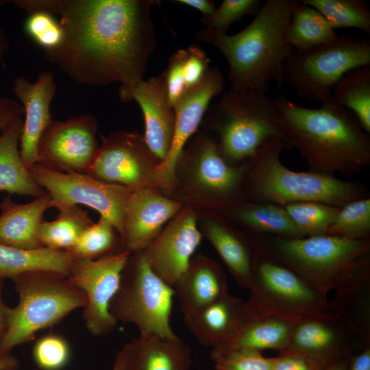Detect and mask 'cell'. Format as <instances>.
<instances>
[{
	"label": "cell",
	"mask_w": 370,
	"mask_h": 370,
	"mask_svg": "<svg viewBox=\"0 0 370 370\" xmlns=\"http://www.w3.org/2000/svg\"><path fill=\"white\" fill-rule=\"evenodd\" d=\"M154 0H59L64 38L45 52L74 82L131 88L144 79L157 46L151 9Z\"/></svg>",
	"instance_id": "1"
},
{
	"label": "cell",
	"mask_w": 370,
	"mask_h": 370,
	"mask_svg": "<svg viewBox=\"0 0 370 370\" xmlns=\"http://www.w3.org/2000/svg\"><path fill=\"white\" fill-rule=\"evenodd\" d=\"M272 100L275 123L309 171L350 175L369 166V134L345 108L335 103L306 108L284 95Z\"/></svg>",
	"instance_id": "2"
},
{
	"label": "cell",
	"mask_w": 370,
	"mask_h": 370,
	"mask_svg": "<svg viewBox=\"0 0 370 370\" xmlns=\"http://www.w3.org/2000/svg\"><path fill=\"white\" fill-rule=\"evenodd\" d=\"M295 0H267L254 20L240 32L228 35L206 28L197 40L217 48L228 64L230 88L266 93L271 83L283 84V66L294 50L287 31Z\"/></svg>",
	"instance_id": "3"
},
{
	"label": "cell",
	"mask_w": 370,
	"mask_h": 370,
	"mask_svg": "<svg viewBox=\"0 0 370 370\" xmlns=\"http://www.w3.org/2000/svg\"><path fill=\"white\" fill-rule=\"evenodd\" d=\"M256 251L288 267L321 294L341 290L370 262V239L333 235L286 238L249 234Z\"/></svg>",
	"instance_id": "4"
},
{
	"label": "cell",
	"mask_w": 370,
	"mask_h": 370,
	"mask_svg": "<svg viewBox=\"0 0 370 370\" xmlns=\"http://www.w3.org/2000/svg\"><path fill=\"white\" fill-rule=\"evenodd\" d=\"M291 148L286 138L268 140L249 163L243 193L249 201L284 206L302 201H317L341 208L349 201L369 196L360 183L313 171H295L280 160Z\"/></svg>",
	"instance_id": "5"
},
{
	"label": "cell",
	"mask_w": 370,
	"mask_h": 370,
	"mask_svg": "<svg viewBox=\"0 0 370 370\" xmlns=\"http://www.w3.org/2000/svg\"><path fill=\"white\" fill-rule=\"evenodd\" d=\"M12 280L19 299L15 307L8 308V331L0 357L32 341L36 332L58 323L86 304L83 291L58 272L30 271Z\"/></svg>",
	"instance_id": "6"
},
{
	"label": "cell",
	"mask_w": 370,
	"mask_h": 370,
	"mask_svg": "<svg viewBox=\"0 0 370 370\" xmlns=\"http://www.w3.org/2000/svg\"><path fill=\"white\" fill-rule=\"evenodd\" d=\"M210 108L209 124L218 135L221 154L232 165L249 164L268 140L285 138L274 120L272 98L266 93L230 88Z\"/></svg>",
	"instance_id": "7"
},
{
	"label": "cell",
	"mask_w": 370,
	"mask_h": 370,
	"mask_svg": "<svg viewBox=\"0 0 370 370\" xmlns=\"http://www.w3.org/2000/svg\"><path fill=\"white\" fill-rule=\"evenodd\" d=\"M370 66V40L352 35L306 50H293L283 66V82L301 97L333 103L332 90L348 71Z\"/></svg>",
	"instance_id": "8"
},
{
	"label": "cell",
	"mask_w": 370,
	"mask_h": 370,
	"mask_svg": "<svg viewBox=\"0 0 370 370\" xmlns=\"http://www.w3.org/2000/svg\"><path fill=\"white\" fill-rule=\"evenodd\" d=\"M175 291L150 267L140 251L131 253L110 304L117 321L134 324L140 334L174 338L170 317Z\"/></svg>",
	"instance_id": "9"
},
{
	"label": "cell",
	"mask_w": 370,
	"mask_h": 370,
	"mask_svg": "<svg viewBox=\"0 0 370 370\" xmlns=\"http://www.w3.org/2000/svg\"><path fill=\"white\" fill-rule=\"evenodd\" d=\"M248 290L246 302L249 310L253 312L295 321L333 312L328 297L288 267L257 251Z\"/></svg>",
	"instance_id": "10"
},
{
	"label": "cell",
	"mask_w": 370,
	"mask_h": 370,
	"mask_svg": "<svg viewBox=\"0 0 370 370\" xmlns=\"http://www.w3.org/2000/svg\"><path fill=\"white\" fill-rule=\"evenodd\" d=\"M29 172L51 197V207L85 205L97 211L115 227L119 234L126 203L137 187L112 184L87 173H65L33 164Z\"/></svg>",
	"instance_id": "11"
},
{
	"label": "cell",
	"mask_w": 370,
	"mask_h": 370,
	"mask_svg": "<svg viewBox=\"0 0 370 370\" xmlns=\"http://www.w3.org/2000/svg\"><path fill=\"white\" fill-rule=\"evenodd\" d=\"M130 254L125 249L95 260H74L69 271V280L86 296L82 317L87 330L94 336L108 334L116 326L110 304Z\"/></svg>",
	"instance_id": "12"
},
{
	"label": "cell",
	"mask_w": 370,
	"mask_h": 370,
	"mask_svg": "<svg viewBox=\"0 0 370 370\" xmlns=\"http://www.w3.org/2000/svg\"><path fill=\"white\" fill-rule=\"evenodd\" d=\"M101 138L87 174L106 183L130 187L153 186L156 184L158 163L154 162L156 158L143 136L119 130Z\"/></svg>",
	"instance_id": "13"
},
{
	"label": "cell",
	"mask_w": 370,
	"mask_h": 370,
	"mask_svg": "<svg viewBox=\"0 0 370 370\" xmlns=\"http://www.w3.org/2000/svg\"><path fill=\"white\" fill-rule=\"evenodd\" d=\"M370 341V336L349 319L330 312L294 321L291 338L286 349L297 351L327 365L349 358Z\"/></svg>",
	"instance_id": "14"
},
{
	"label": "cell",
	"mask_w": 370,
	"mask_h": 370,
	"mask_svg": "<svg viewBox=\"0 0 370 370\" xmlns=\"http://www.w3.org/2000/svg\"><path fill=\"white\" fill-rule=\"evenodd\" d=\"M97 132L91 113L52 121L40 137L38 163L61 172L86 173L99 147Z\"/></svg>",
	"instance_id": "15"
},
{
	"label": "cell",
	"mask_w": 370,
	"mask_h": 370,
	"mask_svg": "<svg viewBox=\"0 0 370 370\" xmlns=\"http://www.w3.org/2000/svg\"><path fill=\"white\" fill-rule=\"evenodd\" d=\"M225 80L220 69L210 68L204 78L186 90L173 107L175 130L166 158L156 167L157 184L171 185L185 144L196 132L209 108L210 101L224 88Z\"/></svg>",
	"instance_id": "16"
},
{
	"label": "cell",
	"mask_w": 370,
	"mask_h": 370,
	"mask_svg": "<svg viewBox=\"0 0 370 370\" xmlns=\"http://www.w3.org/2000/svg\"><path fill=\"white\" fill-rule=\"evenodd\" d=\"M201 241L195 214L187 208L140 251L152 270L173 287L188 267Z\"/></svg>",
	"instance_id": "17"
},
{
	"label": "cell",
	"mask_w": 370,
	"mask_h": 370,
	"mask_svg": "<svg viewBox=\"0 0 370 370\" xmlns=\"http://www.w3.org/2000/svg\"><path fill=\"white\" fill-rule=\"evenodd\" d=\"M191 152L193 180L217 207L225 210L246 200L243 186L249 164H230L216 140L207 135L196 139Z\"/></svg>",
	"instance_id": "18"
},
{
	"label": "cell",
	"mask_w": 370,
	"mask_h": 370,
	"mask_svg": "<svg viewBox=\"0 0 370 370\" xmlns=\"http://www.w3.org/2000/svg\"><path fill=\"white\" fill-rule=\"evenodd\" d=\"M181 208L180 202L162 196L151 186L135 189L126 203L119 234L123 248L131 253L143 250Z\"/></svg>",
	"instance_id": "19"
},
{
	"label": "cell",
	"mask_w": 370,
	"mask_h": 370,
	"mask_svg": "<svg viewBox=\"0 0 370 370\" xmlns=\"http://www.w3.org/2000/svg\"><path fill=\"white\" fill-rule=\"evenodd\" d=\"M119 97L123 102L138 103L144 116L145 142L159 163L162 162L171 146L175 121L162 75L143 79L131 88H120Z\"/></svg>",
	"instance_id": "20"
},
{
	"label": "cell",
	"mask_w": 370,
	"mask_h": 370,
	"mask_svg": "<svg viewBox=\"0 0 370 370\" xmlns=\"http://www.w3.org/2000/svg\"><path fill=\"white\" fill-rule=\"evenodd\" d=\"M56 90L53 75L49 71L39 73L34 82L21 76L14 80L13 92L23 107L25 114L19 150L28 169L39 161L38 143L53 121L50 106Z\"/></svg>",
	"instance_id": "21"
},
{
	"label": "cell",
	"mask_w": 370,
	"mask_h": 370,
	"mask_svg": "<svg viewBox=\"0 0 370 370\" xmlns=\"http://www.w3.org/2000/svg\"><path fill=\"white\" fill-rule=\"evenodd\" d=\"M248 313L246 301L227 293L183 317L199 343L214 349L227 343L236 333Z\"/></svg>",
	"instance_id": "22"
},
{
	"label": "cell",
	"mask_w": 370,
	"mask_h": 370,
	"mask_svg": "<svg viewBox=\"0 0 370 370\" xmlns=\"http://www.w3.org/2000/svg\"><path fill=\"white\" fill-rule=\"evenodd\" d=\"M184 315L190 314L227 293V280L214 260L198 256L173 286Z\"/></svg>",
	"instance_id": "23"
},
{
	"label": "cell",
	"mask_w": 370,
	"mask_h": 370,
	"mask_svg": "<svg viewBox=\"0 0 370 370\" xmlns=\"http://www.w3.org/2000/svg\"><path fill=\"white\" fill-rule=\"evenodd\" d=\"M51 207V197L47 193L23 204L5 197L0 203V245L25 249L43 247L39 228L45 211Z\"/></svg>",
	"instance_id": "24"
},
{
	"label": "cell",
	"mask_w": 370,
	"mask_h": 370,
	"mask_svg": "<svg viewBox=\"0 0 370 370\" xmlns=\"http://www.w3.org/2000/svg\"><path fill=\"white\" fill-rule=\"evenodd\" d=\"M204 232L234 280L240 286L249 289L256 256L249 237L221 217L208 219L204 224Z\"/></svg>",
	"instance_id": "25"
},
{
	"label": "cell",
	"mask_w": 370,
	"mask_h": 370,
	"mask_svg": "<svg viewBox=\"0 0 370 370\" xmlns=\"http://www.w3.org/2000/svg\"><path fill=\"white\" fill-rule=\"evenodd\" d=\"M127 345V370H190L191 350L179 336L140 334Z\"/></svg>",
	"instance_id": "26"
},
{
	"label": "cell",
	"mask_w": 370,
	"mask_h": 370,
	"mask_svg": "<svg viewBox=\"0 0 370 370\" xmlns=\"http://www.w3.org/2000/svg\"><path fill=\"white\" fill-rule=\"evenodd\" d=\"M294 321L280 317L249 310L236 333L214 351L246 348L261 352L271 349L282 352L290 343Z\"/></svg>",
	"instance_id": "27"
},
{
	"label": "cell",
	"mask_w": 370,
	"mask_h": 370,
	"mask_svg": "<svg viewBox=\"0 0 370 370\" xmlns=\"http://www.w3.org/2000/svg\"><path fill=\"white\" fill-rule=\"evenodd\" d=\"M23 116L17 118L0 136V191L37 198L46 192L33 178L20 154Z\"/></svg>",
	"instance_id": "28"
},
{
	"label": "cell",
	"mask_w": 370,
	"mask_h": 370,
	"mask_svg": "<svg viewBox=\"0 0 370 370\" xmlns=\"http://www.w3.org/2000/svg\"><path fill=\"white\" fill-rule=\"evenodd\" d=\"M224 210L249 234L303 237L282 206L244 200Z\"/></svg>",
	"instance_id": "29"
},
{
	"label": "cell",
	"mask_w": 370,
	"mask_h": 370,
	"mask_svg": "<svg viewBox=\"0 0 370 370\" xmlns=\"http://www.w3.org/2000/svg\"><path fill=\"white\" fill-rule=\"evenodd\" d=\"M74 260L65 250L45 247L25 249L0 245V278L13 280L36 271H55L67 276Z\"/></svg>",
	"instance_id": "30"
},
{
	"label": "cell",
	"mask_w": 370,
	"mask_h": 370,
	"mask_svg": "<svg viewBox=\"0 0 370 370\" xmlns=\"http://www.w3.org/2000/svg\"><path fill=\"white\" fill-rule=\"evenodd\" d=\"M338 36L319 12L301 1L298 3L287 31V39L293 49H309L331 42Z\"/></svg>",
	"instance_id": "31"
},
{
	"label": "cell",
	"mask_w": 370,
	"mask_h": 370,
	"mask_svg": "<svg viewBox=\"0 0 370 370\" xmlns=\"http://www.w3.org/2000/svg\"><path fill=\"white\" fill-rule=\"evenodd\" d=\"M334 103L351 110L362 129L370 134V66L352 69L338 81L332 92Z\"/></svg>",
	"instance_id": "32"
},
{
	"label": "cell",
	"mask_w": 370,
	"mask_h": 370,
	"mask_svg": "<svg viewBox=\"0 0 370 370\" xmlns=\"http://www.w3.org/2000/svg\"><path fill=\"white\" fill-rule=\"evenodd\" d=\"M58 210L59 214L55 220L42 222L38 237L42 247L66 251L93 222L88 212L78 206H66Z\"/></svg>",
	"instance_id": "33"
},
{
	"label": "cell",
	"mask_w": 370,
	"mask_h": 370,
	"mask_svg": "<svg viewBox=\"0 0 370 370\" xmlns=\"http://www.w3.org/2000/svg\"><path fill=\"white\" fill-rule=\"evenodd\" d=\"M123 250L125 249L115 227L110 221L101 216L66 251L75 260H95Z\"/></svg>",
	"instance_id": "34"
},
{
	"label": "cell",
	"mask_w": 370,
	"mask_h": 370,
	"mask_svg": "<svg viewBox=\"0 0 370 370\" xmlns=\"http://www.w3.org/2000/svg\"><path fill=\"white\" fill-rule=\"evenodd\" d=\"M319 12L334 28L354 27L370 33V9L361 0H302Z\"/></svg>",
	"instance_id": "35"
},
{
	"label": "cell",
	"mask_w": 370,
	"mask_h": 370,
	"mask_svg": "<svg viewBox=\"0 0 370 370\" xmlns=\"http://www.w3.org/2000/svg\"><path fill=\"white\" fill-rule=\"evenodd\" d=\"M303 237L328 234L338 207L317 201H302L283 206Z\"/></svg>",
	"instance_id": "36"
},
{
	"label": "cell",
	"mask_w": 370,
	"mask_h": 370,
	"mask_svg": "<svg viewBox=\"0 0 370 370\" xmlns=\"http://www.w3.org/2000/svg\"><path fill=\"white\" fill-rule=\"evenodd\" d=\"M328 234L354 241L370 239L369 196L339 208Z\"/></svg>",
	"instance_id": "37"
},
{
	"label": "cell",
	"mask_w": 370,
	"mask_h": 370,
	"mask_svg": "<svg viewBox=\"0 0 370 370\" xmlns=\"http://www.w3.org/2000/svg\"><path fill=\"white\" fill-rule=\"evenodd\" d=\"M24 30L27 35L45 52L58 49L62 43L64 33L55 16L46 12L28 14Z\"/></svg>",
	"instance_id": "38"
},
{
	"label": "cell",
	"mask_w": 370,
	"mask_h": 370,
	"mask_svg": "<svg viewBox=\"0 0 370 370\" xmlns=\"http://www.w3.org/2000/svg\"><path fill=\"white\" fill-rule=\"evenodd\" d=\"M35 364L42 370H61L69 363L71 348L62 336L49 334L38 338L32 349Z\"/></svg>",
	"instance_id": "39"
},
{
	"label": "cell",
	"mask_w": 370,
	"mask_h": 370,
	"mask_svg": "<svg viewBox=\"0 0 370 370\" xmlns=\"http://www.w3.org/2000/svg\"><path fill=\"white\" fill-rule=\"evenodd\" d=\"M262 6L260 0H223L210 15L199 21L208 29L227 34L232 24L247 15H256Z\"/></svg>",
	"instance_id": "40"
},
{
	"label": "cell",
	"mask_w": 370,
	"mask_h": 370,
	"mask_svg": "<svg viewBox=\"0 0 370 370\" xmlns=\"http://www.w3.org/2000/svg\"><path fill=\"white\" fill-rule=\"evenodd\" d=\"M210 357L216 370H271V358L255 349L211 350Z\"/></svg>",
	"instance_id": "41"
},
{
	"label": "cell",
	"mask_w": 370,
	"mask_h": 370,
	"mask_svg": "<svg viewBox=\"0 0 370 370\" xmlns=\"http://www.w3.org/2000/svg\"><path fill=\"white\" fill-rule=\"evenodd\" d=\"M186 49L178 50L169 59L168 66L161 74L164 79L168 99L173 108L186 91L184 77V62Z\"/></svg>",
	"instance_id": "42"
},
{
	"label": "cell",
	"mask_w": 370,
	"mask_h": 370,
	"mask_svg": "<svg viewBox=\"0 0 370 370\" xmlns=\"http://www.w3.org/2000/svg\"><path fill=\"white\" fill-rule=\"evenodd\" d=\"M330 365V364H329ZM328 365L303 353L291 349L271 358V370H323Z\"/></svg>",
	"instance_id": "43"
},
{
	"label": "cell",
	"mask_w": 370,
	"mask_h": 370,
	"mask_svg": "<svg viewBox=\"0 0 370 370\" xmlns=\"http://www.w3.org/2000/svg\"><path fill=\"white\" fill-rule=\"evenodd\" d=\"M184 62V77L186 89L197 84L210 69L209 60L205 51L197 45L186 49Z\"/></svg>",
	"instance_id": "44"
},
{
	"label": "cell",
	"mask_w": 370,
	"mask_h": 370,
	"mask_svg": "<svg viewBox=\"0 0 370 370\" xmlns=\"http://www.w3.org/2000/svg\"><path fill=\"white\" fill-rule=\"evenodd\" d=\"M23 114L24 109L19 102L7 97H0V136Z\"/></svg>",
	"instance_id": "45"
},
{
	"label": "cell",
	"mask_w": 370,
	"mask_h": 370,
	"mask_svg": "<svg viewBox=\"0 0 370 370\" xmlns=\"http://www.w3.org/2000/svg\"><path fill=\"white\" fill-rule=\"evenodd\" d=\"M347 370H370V341L349 357Z\"/></svg>",
	"instance_id": "46"
},
{
	"label": "cell",
	"mask_w": 370,
	"mask_h": 370,
	"mask_svg": "<svg viewBox=\"0 0 370 370\" xmlns=\"http://www.w3.org/2000/svg\"><path fill=\"white\" fill-rule=\"evenodd\" d=\"M176 2L199 10L203 16L210 15L217 8L214 3L210 0H177Z\"/></svg>",
	"instance_id": "47"
},
{
	"label": "cell",
	"mask_w": 370,
	"mask_h": 370,
	"mask_svg": "<svg viewBox=\"0 0 370 370\" xmlns=\"http://www.w3.org/2000/svg\"><path fill=\"white\" fill-rule=\"evenodd\" d=\"M5 279L0 278V348L5 338L8 331V308L4 303L2 291Z\"/></svg>",
	"instance_id": "48"
},
{
	"label": "cell",
	"mask_w": 370,
	"mask_h": 370,
	"mask_svg": "<svg viewBox=\"0 0 370 370\" xmlns=\"http://www.w3.org/2000/svg\"><path fill=\"white\" fill-rule=\"evenodd\" d=\"M128 347L127 343L118 352L112 370H127Z\"/></svg>",
	"instance_id": "49"
},
{
	"label": "cell",
	"mask_w": 370,
	"mask_h": 370,
	"mask_svg": "<svg viewBox=\"0 0 370 370\" xmlns=\"http://www.w3.org/2000/svg\"><path fill=\"white\" fill-rule=\"evenodd\" d=\"M18 367V360L11 353L0 357V370H16Z\"/></svg>",
	"instance_id": "50"
},
{
	"label": "cell",
	"mask_w": 370,
	"mask_h": 370,
	"mask_svg": "<svg viewBox=\"0 0 370 370\" xmlns=\"http://www.w3.org/2000/svg\"><path fill=\"white\" fill-rule=\"evenodd\" d=\"M10 49V42L3 29L0 26V62L4 64V57Z\"/></svg>",
	"instance_id": "51"
},
{
	"label": "cell",
	"mask_w": 370,
	"mask_h": 370,
	"mask_svg": "<svg viewBox=\"0 0 370 370\" xmlns=\"http://www.w3.org/2000/svg\"><path fill=\"white\" fill-rule=\"evenodd\" d=\"M349 358H345L334 362L326 366L323 370H347Z\"/></svg>",
	"instance_id": "52"
}]
</instances>
